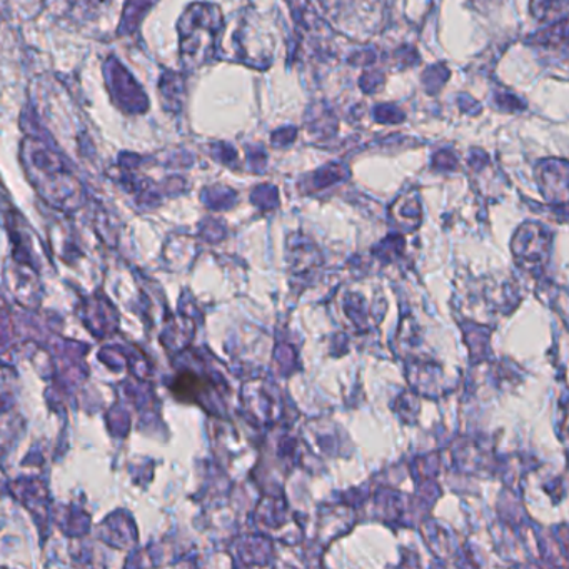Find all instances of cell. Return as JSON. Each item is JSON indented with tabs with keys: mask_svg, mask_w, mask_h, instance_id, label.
Here are the masks:
<instances>
[{
	"mask_svg": "<svg viewBox=\"0 0 569 569\" xmlns=\"http://www.w3.org/2000/svg\"><path fill=\"white\" fill-rule=\"evenodd\" d=\"M221 16L216 8L193 6L181 24L182 58L187 65H200L211 58L214 39L220 31Z\"/></svg>",
	"mask_w": 569,
	"mask_h": 569,
	"instance_id": "6da1fadb",
	"label": "cell"
}]
</instances>
